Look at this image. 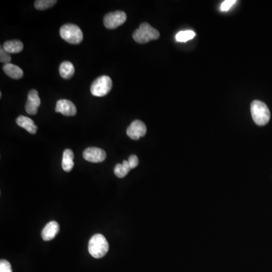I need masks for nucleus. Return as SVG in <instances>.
Instances as JSON below:
<instances>
[{
  "instance_id": "9d476101",
  "label": "nucleus",
  "mask_w": 272,
  "mask_h": 272,
  "mask_svg": "<svg viewBox=\"0 0 272 272\" xmlns=\"http://www.w3.org/2000/svg\"><path fill=\"white\" fill-rule=\"evenodd\" d=\"M55 112L61 113L64 116L72 117L77 114V110L75 105L73 102L67 99H61L56 103Z\"/></svg>"
},
{
  "instance_id": "a211bd4d",
  "label": "nucleus",
  "mask_w": 272,
  "mask_h": 272,
  "mask_svg": "<svg viewBox=\"0 0 272 272\" xmlns=\"http://www.w3.org/2000/svg\"><path fill=\"white\" fill-rule=\"evenodd\" d=\"M56 3V0H37L34 2V6L37 10H46Z\"/></svg>"
},
{
  "instance_id": "5701e85b",
  "label": "nucleus",
  "mask_w": 272,
  "mask_h": 272,
  "mask_svg": "<svg viewBox=\"0 0 272 272\" xmlns=\"http://www.w3.org/2000/svg\"><path fill=\"white\" fill-rule=\"evenodd\" d=\"M128 162H129V166H130L131 169H134L135 167L139 165V158L136 155L129 156L128 159Z\"/></svg>"
},
{
  "instance_id": "0eeeda50",
  "label": "nucleus",
  "mask_w": 272,
  "mask_h": 272,
  "mask_svg": "<svg viewBox=\"0 0 272 272\" xmlns=\"http://www.w3.org/2000/svg\"><path fill=\"white\" fill-rule=\"evenodd\" d=\"M146 132L147 128L146 124L139 120L133 121L126 130L127 135L133 140H139L141 137L146 135Z\"/></svg>"
},
{
  "instance_id": "ddd939ff",
  "label": "nucleus",
  "mask_w": 272,
  "mask_h": 272,
  "mask_svg": "<svg viewBox=\"0 0 272 272\" xmlns=\"http://www.w3.org/2000/svg\"><path fill=\"white\" fill-rule=\"evenodd\" d=\"M74 154L70 149H66L63 153L62 157V169L65 172H69L74 168Z\"/></svg>"
},
{
  "instance_id": "f3484780",
  "label": "nucleus",
  "mask_w": 272,
  "mask_h": 272,
  "mask_svg": "<svg viewBox=\"0 0 272 272\" xmlns=\"http://www.w3.org/2000/svg\"><path fill=\"white\" fill-rule=\"evenodd\" d=\"M130 170V166H129L128 161H124L122 164H117L114 167V174L116 176L121 178V179L125 177Z\"/></svg>"
},
{
  "instance_id": "4468645a",
  "label": "nucleus",
  "mask_w": 272,
  "mask_h": 272,
  "mask_svg": "<svg viewBox=\"0 0 272 272\" xmlns=\"http://www.w3.org/2000/svg\"><path fill=\"white\" fill-rule=\"evenodd\" d=\"M4 72L11 78L19 80L23 76V70L13 63H5L2 67Z\"/></svg>"
},
{
  "instance_id": "20e7f679",
  "label": "nucleus",
  "mask_w": 272,
  "mask_h": 272,
  "mask_svg": "<svg viewBox=\"0 0 272 272\" xmlns=\"http://www.w3.org/2000/svg\"><path fill=\"white\" fill-rule=\"evenodd\" d=\"M60 35L66 42L77 45L84 40V34L80 27L73 23H66L60 29Z\"/></svg>"
},
{
  "instance_id": "6e6552de",
  "label": "nucleus",
  "mask_w": 272,
  "mask_h": 272,
  "mask_svg": "<svg viewBox=\"0 0 272 272\" xmlns=\"http://www.w3.org/2000/svg\"><path fill=\"white\" fill-rule=\"evenodd\" d=\"M84 158L91 163L103 162L107 157L106 152L99 147H88L84 151Z\"/></svg>"
},
{
  "instance_id": "dca6fc26",
  "label": "nucleus",
  "mask_w": 272,
  "mask_h": 272,
  "mask_svg": "<svg viewBox=\"0 0 272 272\" xmlns=\"http://www.w3.org/2000/svg\"><path fill=\"white\" fill-rule=\"evenodd\" d=\"M3 49L9 54L19 53L23 49V45L20 41H9L3 44Z\"/></svg>"
},
{
  "instance_id": "f8f14e48",
  "label": "nucleus",
  "mask_w": 272,
  "mask_h": 272,
  "mask_svg": "<svg viewBox=\"0 0 272 272\" xmlns=\"http://www.w3.org/2000/svg\"><path fill=\"white\" fill-rule=\"evenodd\" d=\"M16 123L19 126L26 129L27 132L31 134L37 133V126L31 119L25 116H19L16 120Z\"/></svg>"
},
{
  "instance_id": "9b49d317",
  "label": "nucleus",
  "mask_w": 272,
  "mask_h": 272,
  "mask_svg": "<svg viewBox=\"0 0 272 272\" xmlns=\"http://www.w3.org/2000/svg\"><path fill=\"white\" fill-rule=\"evenodd\" d=\"M59 231V225L57 222L52 221L47 224L42 231V237L43 241H52L55 238Z\"/></svg>"
},
{
  "instance_id": "2eb2a0df",
  "label": "nucleus",
  "mask_w": 272,
  "mask_h": 272,
  "mask_svg": "<svg viewBox=\"0 0 272 272\" xmlns=\"http://www.w3.org/2000/svg\"><path fill=\"white\" fill-rule=\"evenodd\" d=\"M74 73H75V68L71 62H63L61 63L59 67V74L62 78L68 80L74 76Z\"/></svg>"
},
{
  "instance_id": "f03ea898",
  "label": "nucleus",
  "mask_w": 272,
  "mask_h": 272,
  "mask_svg": "<svg viewBox=\"0 0 272 272\" xmlns=\"http://www.w3.org/2000/svg\"><path fill=\"white\" fill-rule=\"evenodd\" d=\"M109 251V244L105 237L101 234H95L89 242V252L92 257L101 259Z\"/></svg>"
},
{
  "instance_id": "aec40b11",
  "label": "nucleus",
  "mask_w": 272,
  "mask_h": 272,
  "mask_svg": "<svg viewBox=\"0 0 272 272\" xmlns=\"http://www.w3.org/2000/svg\"><path fill=\"white\" fill-rule=\"evenodd\" d=\"M11 60H12V58H11L10 54L5 52L3 47H1V49H0V62L5 64V63H10Z\"/></svg>"
},
{
  "instance_id": "6ab92c4d",
  "label": "nucleus",
  "mask_w": 272,
  "mask_h": 272,
  "mask_svg": "<svg viewBox=\"0 0 272 272\" xmlns=\"http://www.w3.org/2000/svg\"><path fill=\"white\" fill-rule=\"evenodd\" d=\"M195 37V33L192 30H185L180 31L175 36V39L178 42H185L192 40Z\"/></svg>"
},
{
  "instance_id": "423d86ee",
  "label": "nucleus",
  "mask_w": 272,
  "mask_h": 272,
  "mask_svg": "<svg viewBox=\"0 0 272 272\" xmlns=\"http://www.w3.org/2000/svg\"><path fill=\"white\" fill-rule=\"evenodd\" d=\"M126 19V14L122 11L110 12L104 18V24L107 29H116L124 24Z\"/></svg>"
},
{
  "instance_id": "7ed1b4c3",
  "label": "nucleus",
  "mask_w": 272,
  "mask_h": 272,
  "mask_svg": "<svg viewBox=\"0 0 272 272\" xmlns=\"http://www.w3.org/2000/svg\"><path fill=\"white\" fill-rule=\"evenodd\" d=\"M132 37L138 43L145 44L157 40L160 37V33L149 23H142L139 28L134 32Z\"/></svg>"
},
{
  "instance_id": "f257e3e1",
  "label": "nucleus",
  "mask_w": 272,
  "mask_h": 272,
  "mask_svg": "<svg viewBox=\"0 0 272 272\" xmlns=\"http://www.w3.org/2000/svg\"><path fill=\"white\" fill-rule=\"evenodd\" d=\"M251 115L255 124L265 126L269 122L271 113L266 104L261 101L255 100L251 103Z\"/></svg>"
},
{
  "instance_id": "1a4fd4ad",
  "label": "nucleus",
  "mask_w": 272,
  "mask_h": 272,
  "mask_svg": "<svg viewBox=\"0 0 272 272\" xmlns=\"http://www.w3.org/2000/svg\"><path fill=\"white\" fill-rule=\"evenodd\" d=\"M41 100L38 92L35 89L30 90L26 103L25 110L30 115H35L38 111V107L41 106Z\"/></svg>"
},
{
  "instance_id": "412c9836",
  "label": "nucleus",
  "mask_w": 272,
  "mask_h": 272,
  "mask_svg": "<svg viewBox=\"0 0 272 272\" xmlns=\"http://www.w3.org/2000/svg\"><path fill=\"white\" fill-rule=\"evenodd\" d=\"M0 272H12V266L8 261L2 259L0 262Z\"/></svg>"
},
{
  "instance_id": "39448f33",
  "label": "nucleus",
  "mask_w": 272,
  "mask_h": 272,
  "mask_svg": "<svg viewBox=\"0 0 272 272\" xmlns=\"http://www.w3.org/2000/svg\"><path fill=\"white\" fill-rule=\"evenodd\" d=\"M113 86L111 78L108 76H102L96 79L91 85V93L94 96L103 97L111 90Z\"/></svg>"
},
{
  "instance_id": "4be33fe9",
  "label": "nucleus",
  "mask_w": 272,
  "mask_h": 272,
  "mask_svg": "<svg viewBox=\"0 0 272 272\" xmlns=\"http://www.w3.org/2000/svg\"><path fill=\"white\" fill-rule=\"evenodd\" d=\"M237 1L235 0H226V1H224L222 2V5H221V10L224 11H229V9L231 8L232 5H234V3H236Z\"/></svg>"
}]
</instances>
